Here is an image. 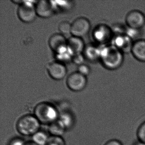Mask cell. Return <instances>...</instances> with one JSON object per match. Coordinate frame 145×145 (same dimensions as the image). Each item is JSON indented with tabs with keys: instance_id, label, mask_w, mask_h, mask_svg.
I'll list each match as a JSON object with an SVG mask.
<instances>
[{
	"instance_id": "23",
	"label": "cell",
	"mask_w": 145,
	"mask_h": 145,
	"mask_svg": "<svg viewBox=\"0 0 145 145\" xmlns=\"http://www.w3.org/2000/svg\"><path fill=\"white\" fill-rule=\"evenodd\" d=\"M85 58L84 56L81 54V53H80L74 55L72 57V60L74 63L79 66L84 63Z\"/></svg>"
},
{
	"instance_id": "9",
	"label": "cell",
	"mask_w": 145,
	"mask_h": 145,
	"mask_svg": "<svg viewBox=\"0 0 145 145\" xmlns=\"http://www.w3.org/2000/svg\"><path fill=\"white\" fill-rule=\"evenodd\" d=\"M48 43L51 49L57 54L64 52L68 50L67 40L62 34L52 35L50 37Z\"/></svg>"
},
{
	"instance_id": "18",
	"label": "cell",
	"mask_w": 145,
	"mask_h": 145,
	"mask_svg": "<svg viewBox=\"0 0 145 145\" xmlns=\"http://www.w3.org/2000/svg\"><path fill=\"white\" fill-rule=\"evenodd\" d=\"M58 120L61 122L66 129L72 127L74 123L72 116L68 113H63L59 115Z\"/></svg>"
},
{
	"instance_id": "19",
	"label": "cell",
	"mask_w": 145,
	"mask_h": 145,
	"mask_svg": "<svg viewBox=\"0 0 145 145\" xmlns=\"http://www.w3.org/2000/svg\"><path fill=\"white\" fill-rule=\"evenodd\" d=\"M58 29L63 35L71 33V24L67 21H63L59 24Z\"/></svg>"
},
{
	"instance_id": "26",
	"label": "cell",
	"mask_w": 145,
	"mask_h": 145,
	"mask_svg": "<svg viewBox=\"0 0 145 145\" xmlns=\"http://www.w3.org/2000/svg\"><path fill=\"white\" fill-rule=\"evenodd\" d=\"M26 145H38L35 143L34 142L32 141L28 142H26Z\"/></svg>"
},
{
	"instance_id": "25",
	"label": "cell",
	"mask_w": 145,
	"mask_h": 145,
	"mask_svg": "<svg viewBox=\"0 0 145 145\" xmlns=\"http://www.w3.org/2000/svg\"><path fill=\"white\" fill-rule=\"evenodd\" d=\"M104 145H123L121 142L115 139L110 140L107 142Z\"/></svg>"
},
{
	"instance_id": "16",
	"label": "cell",
	"mask_w": 145,
	"mask_h": 145,
	"mask_svg": "<svg viewBox=\"0 0 145 145\" xmlns=\"http://www.w3.org/2000/svg\"><path fill=\"white\" fill-rule=\"evenodd\" d=\"M66 128L61 122L57 120L49 125L48 131L52 136L61 137L64 134Z\"/></svg>"
},
{
	"instance_id": "6",
	"label": "cell",
	"mask_w": 145,
	"mask_h": 145,
	"mask_svg": "<svg viewBox=\"0 0 145 145\" xmlns=\"http://www.w3.org/2000/svg\"><path fill=\"white\" fill-rule=\"evenodd\" d=\"M66 83L69 89L78 92L81 91L85 88L87 84V79L86 76L77 71L69 74Z\"/></svg>"
},
{
	"instance_id": "2",
	"label": "cell",
	"mask_w": 145,
	"mask_h": 145,
	"mask_svg": "<svg viewBox=\"0 0 145 145\" xmlns=\"http://www.w3.org/2000/svg\"><path fill=\"white\" fill-rule=\"evenodd\" d=\"M34 113L40 123L50 125L59 118V115L56 108L48 103L38 104L35 108Z\"/></svg>"
},
{
	"instance_id": "7",
	"label": "cell",
	"mask_w": 145,
	"mask_h": 145,
	"mask_svg": "<svg viewBox=\"0 0 145 145\" xmlns=\"http://www.w3.org/2000/svg\"><path fill=\"white\" fill-rule=\"evenodd\" d=\"M125 21L128 27L141 29L145 25V15L140 11L132 10L127 13Z\"/></svg>"
},
{
	"instance_id": "22",
	"label": "cell",
	"mask_w": 145,
	"mask_h": 145,
	"mask_svg": "<svg viewBox=\"0 0 145 145\" xmlns=\"http://www.w3.org/2000/svg\"><path fill=\"white\" fill-rule=\"evenodd\" d=\"M78 70L79 72L86 77L89 75L91 72L90 67L87 64L84 63L79 65Z\"/></svg>"
},
{
	"instance_id": "3",
	"label": "cell",
	"mask_w": 145,
	"mask_h": 145,
	"mask_svg": "<svg viewBox=\"0 0 145 145\" xmlns=\"http://www.w3.org/2000/svg\"><path fill=\"white\" fill-rule=\"evenodd\" d=\"M40 123L35 115L27 114L21 117L16 123V129L21 135L33 136L39 131Z\"/></svg>"
},
{
	"instance_id": "14",
	"label": "cell",
	"mask_w": 145,
	"mask_h": 145,
	"mask_svg": "<svg viewBox=\"0 0 145 145\" xmlns=\"http://www.w3.org/2000/svg\"><path fill=\"white\" fill-rule=\"evenodd\" d=\"M67 47L73 55L81 53L84 50L85 45L82 38L72 36L67 40Z\"/></svg>"
},
{
	"instance_id": "10",
	"label": "cell",
	"mask_w": 145,
	"mask_h": 145,
	"mask_svg": "<svg viewBox=\"0 0 145 145\" xmlns=\"http://www.w3.org/2000/svg\"><path fill=\"white\" fill-rule=\"evenodd\" d=\"M111 41V44L118 48L123 53L129 52H131L134 42L125 34L114 35Z\"/></svg>"
},
{
	"instance_id": "12",
	"label": "cell",
	"mask_w": 145,
	"mask_h": 145,
	"mask_svg": "<svg viewBox=\"0 0 145 145\" xmlns=\"http://www.w3.org/2000/svg\"><path fill=\"white\" fill-rule=\"evenodd\" d=\"M35 7L37 16L42 18H49L54 13V7L51 1H39L36 3Z\"/></svg>"
},
{
	"instance_id": "4",
	"label": "cell",
	"mask_w": 145,
	"mask_h": 145,
	"mask_svg": "<svg viewBox=\"0 0 145 145\" xmlns=\"http://www.w3.org/2000/svg\"><path fill=\"white\" fill-rule=\"evenodd\" d=\"M17 14L20 20L26 23L34 22L37 16L35 6L33 4L24 1L19 5Z\"/></svg>"
},
{
	"instance_id": "5",
	"label": "cell",
	"mask_w": 145,
	"mask_h": 145,
	"mask_svg": "<svg viewBox=\"0 0 145 145\" xmlns=\"http://www.w3.org/2000/svg\"><path fill=\"white\" fill-rule=\"evenodd\" d=\"M91 27L89 21L86 18L80 17L71 24V33L72 36L82 38L89 32Z\"/></svg>"
},
{
	"instance_id": "15",
	"label": "cell",
	"mask_w": 145,
	"mask_h": 145,
	"mask_svg": "<svg viewBox=\"0 0 145 145\" xmlns=\"http://www.w3.org/2000/svg\"><path fill=\"white\" fill-rule=\"evenodd\" d=\"M101 48L95 46L89 45L85 48L84 57L91 61H95L100 59Z\"/></svg>"
},
{
	"instance_id": "21",
	"label": "cell",
	"mask_w": 145,
	"mask_h": 145,
	"mask_svg": "<svg viewBox=\"0 0 145 145\" xmlns=\"http://www.w3.org/2000/svg\"><path fill=\"white\" fill-rule=\"evenodd\" d=\"M46 145H65V142L61 137L52 136L49 137Z\"/></svg>"
},
{
	"instance_id": "20",
	"label": "cell",
	"mask_w": 145,
	"mask_h": 145,
	"mask_svg": "<svg viewBox=\"0 0 145 145\" xmlns=\"http://www.w3.org/2000/svg\"><path fill=\"white\" fill-rule=\"evenodd\" d=\"M137 137L139 142L145 144V121L143 122L137 129Z\"/></svg>"
},
{
	"instance_id": "27",
	"label": "cell",
	"mask_w": 145,
	"mask_h": 145,
	"mask_svg": "<svg viewBox=\"0 0 145 145\" xmlns=\"http://www.w3.org/2000/svg\"><path fill=\"white\" fill-rule=\"evenodd\" d=\"M135 145H145V144H144V143H142V142H139L138 143H136V144H135Z\"/></svg>"
},
{
	"instance_id": "13",
	"label": "cell",
	"mask_w": 145,
	"mask_h": 145,
	"mask_svg": "<svg viewBox=\"0 0 145 145\" xmlns=\"http://www.w3.org/2000/svg\"><path fill=\"white\" fill-rule=\"evenodd\" d=\"M131 52L137 60L145 63V39H139L134 41Z\"/></svg>"
},
{
	"instance_id": "24",
	"label": "cell",
	"mask_w": 145,
	"mask_h": 145,
	"mask_svg": "<svg viewBox=\"0 0 145 145\" xmlns=\"http://www.w3.org/2000/svg\"><path fill=\"white\" fill-rule=\"evenodd\" d=\"M26 143L22 139L16 138L12 140L9 145H26Z\"/></svg>"
},
{
	"instance_id": "17",
	"label": "cell",
	"mask_w": 145,
	"mask_h": 145,
	"mask_svg": "<svg viewBox=\"0 0 145 145\" xmlns=\"http://www.w3.org/2000/svg\"><path fill=\"white\" fill-rule=\"evenodd\" d=\"M49 138L46 133L39 131L33 135L32 141L38 145H46Z\"/></svg>"
},
{
	"instance_id": "8",
	"label": "cell",
	"mask_w": 145,
	"mask_h": 145,
	"mask_svg": "<svg viewBox=\"0 0 145 145\" xmlns=\"http://www.w3.org/2000/svg\"><path fill=\"white\" fill-rule=\"evenodd\" d=\"M112 28L106 24L98 25L94 32V37L95 40L103 45L108 44L111 41L114 36Z\"/></svg>"
},
{
	"instance_id": "1",
	"label": "cell",
	"mask_w": 145,
	"mask_h": 145,
	"mask_svg": "<svg viewBox=\"0 0 145 145\" xmlns=\"http://www.w3.org/2000/svg\"><path fill=\"white\" fill-rule=\"evenodd\" d=\"M100 61L106 69L116 70L123 64V53L111 44L103 45L101 48Z\"/></svg>"
},
{
	"instance_id": "11",
	"label": "cell",
	"mask_w": 145,
	"mask_h": 145,
	"mask_svg": "<svg viewBox=\"0 0 145 145\" xmlns=\"http://www.w3.org/2000/svg\"><path fill=\"white\" fill-rule=\"evenodd\" d=\"M47 71L51 78L55 80L63 79L67 74V68L63 63L55 61L48 65Z\"/></svg>"
}]
</instances>
